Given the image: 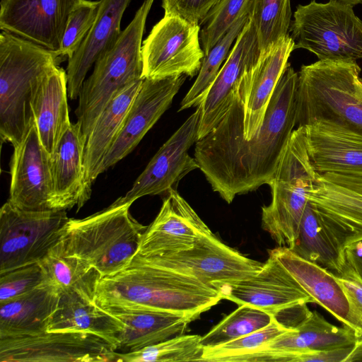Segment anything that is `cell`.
<instances>
[{
  "label": "cell",
  "instance_id": "29",
  "mask_svg": "<svg viewBox=\"0 0 362 362\" xmlns=\"http://www.w3.org/2000/svg\"><path fill=\"white\" fill-rule=\"evenodd\" d=\"M124 327L119 318L98 306L95 302L71 293L60 296L57 308L49 319L47 331L93 334L118 350Z\"/></svg>",
  "mask_w": 362,
  "mask_h": 362
},
{
  "label": "cell",
  "instance_id": "11",
  "mask_svg": "<svg viewBox=\"0 0 362 362\" xmlns=\"http://www.w3.org/2000/svg\"><path fill=\"white\" fill-rule=\"evenodd\" d=\"M116 351L103 339L83 332L0 338V362H113Z\"/></svg>",
  "mask_w": 362,
  "mask_h": 362
},
{
  "label": "cell",
  "instance_id": "38",
  "mask_svg": "<svg viewBox=\"0 0 362 362\" xmlns=\"http://www.w3.org/2000/svg\"><path fill=\"white\" fill-rule=\"evenodd\" d=\"M290 329H291L286 328L274 318L264 328L229 342L204 349L202 361L235 362L240 356L261 348Z\"/></svg>",
  "mask_w": 362,
  "mask_h": 362
},
{
  "label": "cell",
  "instance_id": "17",
  "mask_svg": "<svg viewBox=\"0 0 362 362\" xmlns=\"http://www.w3.org/2000/svg\"><path fill=\"white\" fill-rule=\"evenodd\" d=\"M179 75L159 79L144 78L122 127L103 160L99 175L130 153L170 106L186 79Z\"/></svg>",
  "mask_w": 362,
  "mask_h": 362
},
{
  "label": "cell",
  "instance_id": "2",
  "mask_svg": "<svg viewBox=\"0 0 362 362\" xmlns=\"http://www.w3.org/2000/svg\"><path fill=\"white\" fill-rule=\"evenodd\" d=\"M222 300L219 292L195 277L134 256L119 272L102 277L95 303L144 307L186 314L195 319Z\"/></svg>",
  "mask_w": 362,
  "mask_h": 362
},
{
  "label": "cell",
  "instance_id": "7",
  "mask_svg": "<svg viewBox=\"0 0 362 362\" xmlns=\"http://www.w3.org/2000/svg\"><path fill=\"white\" fill-rule=\"evenodd\" d=\"M317 175L308 156L304 129L297 127L269 184L272 201L262 208V227L278 246H293Z\"/></svg>",
  "mask_w": 362,
  "mask_h": 362
},
{
  "label": "cell",
  "instance_id": "5",
  "mask_svg": "<svg viewBox=\"0 0 362 362\" xmlns=\"http://www.w3.org/2000/svg\"><path fill=\"white\" fill-rule=\"evenodd\" d=\"M356 62L319 60L298 73L296 125L316 119L362 134V78Z\"/></svg>",
  "mask_w": 362,
  "mask_h": 362
},
{
  "label": "cell",
  "instance_id": "40",
  "mask_svg": "<svg viewBox=\"0 0 362 362\" xmlns=\"http://www.w3.org/2000/svg\"><path fill=\"white\" fill-rule=\"evenodd\" d=\"M99 1L76 0L69 16L59 56L69 59L78 50L96 18Z\"/></svg>",
  "mask_w": 362,
  "mask_h": 362
},
{
  "label": "cell",
  "instance_id": "4",
  "mask_svg": "<svg viewBox=\"0 0 362 362\" xmlns=\"http://www.w3.org/2000/svg\"><path fill=\"white\" fill-rule=\"evenodd\" d=\"M132 204L116 199L86 218H70L59 242L62 252L86 261L102 277L122 270L136 255L147 228L133 218Z\"/></svg>",
  "mask_w": 362,
  "mask_h": 362
},
{
  "label": "cell",
  "instance_id": "44",
  "mask_svg": "<svg viewBox=\"0 0 362 362\" xmlns=\"http://www.w3.org/2000/svg\"><path fill=\"white\" fill-rule=\"evenodd\" d=\"M346 256L348 263L362 282V241L346 248Z\"/></svg>",
  "mask_w": 362,
  "mask_h": 362
},
{
  "label": "cell",
  "instance_id": "23",
  "mask_svg": "<svg viewBox=\"0 0 362 362\" xmlns=\"http://www.w3.org/2000/svg\"><path fill=\"white\" fill-rule=\"evenodd\" d=\"M131 0H100L98 14L78 50L68 59L67 90L70 99L78 98L86 76L96 60L117 41L121 20Z\"/></svg>",
  "mask_w": 362,
  "mask_h": 362
},
{
  "label": "cell",
  "instance_id": "3",
  "mask_svg": "<svg viewBox=\"0 0 362 362\" xmlns=\"http://www.w3.org/2000/svg\"><path fill=\"white\" fill-rule=\"evenodd\" d=\"M62 57L30 41L0 34V135L14 147L34 122L32 101L45 76Z\"/></svg>",
  "mask_w": 362,
  "mask_h": 362
},
{
  "label": "cell",
  "instance_id": "16",
  "mask_svg": "<svg viewBox=\"0 0 362 362\" xmlns=\"http://www.w3.org/2000/svg\"><path fill=\"white\" fill-rule=\"evenodd\" d=\"M13 148L8 200L24 210H55L51 157L41 144L35 121Z\"/></svg>",
  "mask_w": 362,
  "mask_h": 362
},
{
  "label": "cell",
  "instance_id": "21",
  "mask_svg": "<svg viewBox=\"0 0 362 362\" xmlns=\"http://www.w3.org/2000/svg\"><path fill=\"white\" fill-rule=\"evenodd\" d=\"M301 127L311 164L318 175H362V134L323 119Z\"/></svg>",
  "mask_w": 362,
  "mask_h": 362
},
{
  "label": "cell",
  "instance_id": "15",
  "mask_svg": "<svg viewBox=\"0 0 362 362\" xmlns=\"http://www.w3.org/2000/svg\"><path fill=\"white\" fill-rule=\"evenodd\" d=\"M308 199L345 249L362 241L361 175H318Z\"/></svg>",
  "mask_w": 362,
  "mask_h": 362
},
{
  "label": "cell",
  "instance_id": "20",
  "mask_svg": "<svg viewBox=\"0 0 362 362\" xmlns=\"http://www.w3.org/2000/svg\"><path fill=\"white\" fill-rule=\"evenodd\" d=\"M259 57L257 32L249 18L205 99L199 105L202 112L198 139L208 134L223 117L230 105L233 90L244 74L257 64Z\"/></svg>",
  "mask_w": 362,
  "mask_h": 362
},
{
  "label": "cell",
  "instance_id": "22",
  "mask_svg": "<svg viewBox=\"0 0 362 362\" xmlns=\"http://www.w3.org/2000/svg\"><path fill=\"white\" fill-rule=\"evenodd\" d=\"M295 43L287 35L246 72L239 88L243 101V137L250 140L260 129L273 92L284 69Z\"/></svg>",
  "mask_w": 362,
  "mask_h": 362
},
{
  "label": "cell",
  "instance_id": "12",
  "mask_svg": "<svg viewBox=\"0 0 362 362\" xmlns=\"http://www.w3.org/2000/svg\"><path fill=\"white\" fill-rule=\"evenodd\" d=\"M134 256L158 266L191 275L205 284L237 281L255 275L264 263L244 256L212 232L199 237L189 249L158 256Z\"/></svg>",
  "mask_w": 362,
  "mask_h": 362
},
{
  "label": "cell",
  "instance_id": "8",
  "mask_svg": "<svg viewBox=\"0 0 362 362\" xmlns=\"http://www.w3.org/2000/svg\"><path fill=\"white\" fill-rule=\"evenodd\" d=\"M289 30L295 45L314 53L319 60L356 62L362 59V21L351 5L313 0L298 5Z\"/></svg>",
  "mask_w": 362,
  "mask_h": 362
},
{
  "label": "cell",
  "instance_id": "13",
  "mask_svg": "<svg viewBox=\"0 0 362 362\" xmlns=\"http://www.w3.org/2000/svg\"><path fill=\"white\" fill-rule=\"evenodd\" d=\"M201 112L198 106L159 148L132 188L117 199L119 202L132 204L146 195L160 194L176 189L182 178L199 168L197 160L189 155L188 150L198 140Z\"/></svg>",
  "mask_w": 362,
  "mask_h": 362
},
{
  "label": "cell",
  "instance_id": "37",
  "mask_svg": "<svg viewBox=\"0 0 362 362\" xmlns=\"http://www.w3.org/2000/svg\"><path fill=\"white\" fill-rule=\"evenodd\" d=\"M273 319V315L257 308L240 305L202 336L201 344L205 349L229 342L264 328Z\"/></svg>",
  "mask_w": 362,
  "mask_h": 362
},
{
  "label": "cell",
  "instance_id": "27",
  "mask_svg": "<svg viewBox=\"0 0 362 362\" xmlns=\"http://www.w3.org/2000/svg\"><path fill=\"white\" fill-rule=\"evenodd\" d=\"M360 337L351 327H339L325 320L316 310H306L291 328L259 349H269L288 355L295 362L297 355L355 344Z\"/></svg>",
  "mask_w": 362,
  "mask_h": 362
},
{
  "label": "cell",
  "instance_id": "41",
  "mask_svg": "<svg viewBox=\"0 0 362 362\" xmlns=\"http://www.w3.org/2000/svg\"><path fill=\"white\" fill-rule=\"evenodd\" d=\"M42 281V272L38 263L0 274V303L36 288Z\"/></svg>",
  "mask_w": 362,
  "mask_h": 362
},
{
  "label": "cell",
  "instance_id": "19",
  "mask_svg": "<svg viewBox=\"0 0 362 362\" xmlns=\"http://www.w3.org/2000/svg\"><path fill=\"white\" fill-rule=\"evenodd\" d=\"M211 230L175 189L167 193L153 222L144 232L136 255L158 256L185 250Z\"/></svg>",
  "mask_w": 362,
  "mask_h": 362
},
{
  "label": "cell",
  "instance_id": "32",
  "mask_svg": "<svg viewBox=\"0 0 362 362\" xmlns=\"http://www.w3.org/2000/svg\"><path fill=\"white\" fill-rule=\"evenodd\" d=\"M42 272V284L59 296L76 293L95 302L100 273L86 261L65 255L59 243L38 262Z\"/></svg>",
  "mask_w": 362,
  "mask_h": 362
},
{
  "label": "cell",
  "instance_id": "45",
  "mask_svg": "<svg viewBox=\"0 0 362 362\" xmlns=\"http://www.w3.org/2000/svg\"><path fill=\"white\" fill-rule=\"evenodd\" d=\"M335 1H341L342 3L351 5L352 6H354L356 4H362V0H335Z\"/></svg>",
  "mask_w": 362,
  "mask_h": 362
},
{
  "label": "cell",
  "instance_id": "33",
  "mask_svg": "<svg viewBox=\"0 0 362 362\" xmlns=\"http://www.w3.org/2000/svg\"><path fill=\"white\" fill-rule=\"evenodd\" d=\"M291 250L299 257L334 274L341 273L347 264L346 249L310 202L304 211L297 239Z\"/></svg>",
  "mask_w": 362,
  "mask_h": 362
},
{
  "label": "cell",
  "instance_id": "30",
  "mask_svg": "<svg viewBox=\"0 0 362 362\" xmlns=\"http://www.w3.org/2000/svg\"><path fill=\"white\" fill-rule=\"evenodd\" d=\"M144 79L122 89L101 112L89 134L83 155L84 189L88 199L103 160L116 139Z\"/></svg>",
  "mask_w": 362,
  "mask_h": 362
},
{
  "label": "cell",
  "instance_id": "14",
  "mask_svg": "<svg viewBox=\"0 0 362 362\" xmlns=\"http://www.w3.org/2000/svg\"><path fill=\"white\" fill-rule=\"evenodd\" d=\"M255 275L245 279L212 284L222 299L248 305L274 315L284 309L315 303L294 277L272 254Z\"/></svg>",
  "mask_w": 362,
  "mask_h": 362
},
{
  "label": "cell",
  "instance_id": "1",
  "mask_svg": "<svg viewBox=\"0 0 362 362\" xmlns=\"http://www.w3.org/2000/svg\"><path fill=\"white\" fill-rule=\"evenodd\" d=\"M298 73L288 63L269 100L260 129L243 137L239 83L218 124L195 144L194 158L212 189L228 204L273 179L296 125Z\"/></svg>",
  "mask_w": 362,
  "mask_h": 362
},
{
  "label": "cell",
  "instance_id": "31",
  "mask_svg": "<svg viewBox=\"0 0 362 362\" xmlns=\"http://www.w3.org/2000/svg\"><path fill=\"white\" fill-rule=\"evenodd\" d=\"M59 297L52 288L41 284L26 293L0 303V338L46 332Z\"/></svg>",
  "mask_w": 362,
  "mask_h": 362
},
{
  "label": "cell",
  "instance_id": "9",
  "mask_svg": "<svg viewBox=\"0 0 362 362\" xmlns=\"http://www.w3.org/2000/svg\"><path fill=\"white\" fill-rule=\"evenodd\" d=\"M69 218L66 210L28 211L7 200L0 210V274L38 263Z\"/></svg>",
  "mask_w": 362,
  "mask_h": 362
},
{
  "label": "cell",
  "instance_id": "28",
  "mask_svg": "<svg viewBox=\"0 0 362 362\" xmlns=\"http://www.w3.org/2000/svg\"><path fill=\"white\" fill-rule=\"evenodd\" d=\"M68 96L66 71L58 65L45 76L32 101L40 140L51 158L71 124Z\"/></svg>",
  "mask_w": 362,
  "mask_h": 362
},
{
  "label": "cell",
  "instance_id": "42",
  "mask_svg": "<svg viewBox=\"0 0 362 362\" xmlns=\"http://www.w3.org/2000/svg\"><path fill=\"white\" fill-rule=\"evenodd\" d=\"M334 274L349 302L350 327L362 338V282L348 262L341 273Z\"/></svg>",
  "mask_w": 362,
  "mask_h": 362
},
{
  "label": "cell",
  "instance_id": "26",
  "mask_svg": "<svg viewBox=\"0 0 362 362\" xmlns=\"http://www.w3.org/2000/svg\"><path fill=\"white\" fill-rule=\"evenodd\" d=\"M269 253L276 257L315 303L323 307L343 325L350 327L349 302L332 272L299 257L287 247L278 246Z\"/></svg>",
  "mask_w": 362,
  "mask_h": 362
},
{
  "label": "cell",
  "instance_id": "10",
  "mask_svg": "<svg viewBox=\"0 0 362 362\" xmlns=\"http://www.w3.org/2000/svg\"><path fill=\"white\" fill-rule=\"evenodd\" d=\"M199 25L164 15L143 42V78L198 75L205 55Z\"/></svg>",
  "mask_w": 362,
  "mask_h": 362
},
{
  "label": "cell",
  "instance_id": "25",
  "mask_svg": "<svg viewBox=\"0 0 362 362\" xmlns=\"http://www.w3.org/2000/svg\"><path fill=\"white\" fill-rule=\"evenodd\" d=\"M85 145L79 124L71 123L51 158L55 210L76 206L78 211L88 200L84 189Z\"/></svg>",
  "mask_w": 362,
  "mask_h": 362
},
{
  "label": "cell",
  "instance_id": "18",
  "mask_svg": "<svg viewBox=\"0 0 362 362\" xmlns=\"http://www.w3.org/2000/svg\"><path fill=\"white\" fill-rule=\"evenodd\" d=\"M76 1L1 0L0 28L59 56L67 21Z\"/></svg>",
  "mask_w": 362,
  "mask_h": 362
},
{
  "label": "cell",
  "instance_id": "36",
  "mask_svg": "<svg viewBox=\"0 0 362 362\" xmlns=\"http://www.w3.org/2000/svg\"><path fill=\"white\" fill-rule=\"evenodd\" d=\"M202 336L180 334L134 351L115 353V361L178 362L202 361L204 347Z\"/></svg>",
  "mask_w": 362,
  "mask_h": 362
},
{
  "label": "cell",
  "instance_id": "43",
  "mask_svg": "<svg viewBox=\"0 0 362 362\" xmlns=\"http://www.w3.org/2000/svg\"><path fill=\"white\" fill-rule=\"evenodd\" d=\"M220 0H163L166 16L180 17L191 23L202 25Z\"/></svg>",
  "mask_w": 362,
  "mask_h": 362
},
{
  "label": "cell",
  "instance_id": "34",
  "mask_svg": "<svg viewBox=\"0 0 362 362\" xmlns=\"http://www.w3.org/2000/svg\"><path fill=\"white\" fill-rule=\"evenodd\" d=\"M250 10L243 14L220 40L204 55L197 77L181 101L179 111L198 107L204 101L222 64L228 57L232 45L249 20Z\"/></svg>",
  "mask_w": 362,
  "mask_h": 362
},
{
  "label": "cell",
  "instance_id": "6",
  "mask_svg": "<svg viewBox=\"0 0 362 362\" xmlns=\"http://www.w3.org/2000/svg\"><path fill=\"white\" fill-rule=\"evenodd\" d=\"M153 1H144L116 42L96 60L92 74L83 82L75 113L86 142L110 100L130 83L144 79L141 40Z\"/></svg>",
  "mask_w": 362,
  "mask_h": 362
},
{
  "label": "cell",
  "instance_id": "35",
  "mask_svg": "<svg viewBox=\"0 0 362 362\" xmlns=\"http://www.w3.org/2000/svg\"><path fill=\"white\" fill-rule=\"evenodd\" d=\"M291 0H252L250 20L259 41L260 56L288 35Z\"/></svg>",
  "mask_w": 362,
  "mask_h": 362
},
{
  "label": "cell",
  "instance_id": "24",
  "mask_svg": "<svg viewBox=\"0 0 362 362\" xmlns=\"http://www.w3.org/2000/svg\"><path fill=\"white\" fill-rule=\"evenodd\" d=\"M119 318L124 325L120 349L134 351L185 332L194 317L179 313L144 308H103Z\"/></svg>",
  "mask_w": 362,
  "mask_h": 362
},
{
  "label": "cell",
  "instance_id": "39",
  "mask_svg": "<svg viewBox=\"0 0 362 362\" xmlns=\"http://www.w3.org/2000/svg\"><path fill=\"white\" fill-rule=\"evenodd\" d=\"M252 0H220L212 8L200 30L202 47L206 54L235 22L250 11Z\"/></svg>",
  "mask_w": 362,
  "mask_h": 362
}]
</instances>
